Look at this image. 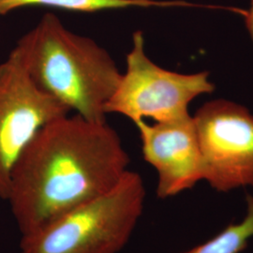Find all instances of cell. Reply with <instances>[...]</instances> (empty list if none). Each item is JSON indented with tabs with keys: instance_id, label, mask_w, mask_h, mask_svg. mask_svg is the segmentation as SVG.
I'll return each mask as SVG.
<instances>
[{
	"instance_id": "cell-1",
	"label": "cell",
	"mask_w": 253,
	"mask_h": 253,
	"mask_svg": "<svg viewBox=\"0 0 253 253\" xmlns=\"http://www.w3.org/2000/svg\"><path fill=\"white\" fill-rule=\"evenodd\" d=\"M129 157L107 123L75 114L42 127L12 168L9 202L21 235L48 225L114 189Z\"/></svg>"
},
{
	"instance_id": "cell-2",
	"label": "cell",
	"mask_w": 253,
	"mask_h": 253,
	"mask_svg": "<svg viewBox=\"0 0 253 253\" xmlns=\"http://www.w3.org/2000/svg\"><path fill=\"white\" fill-rule=\"evenodd\" d=\"M11 51L41 90L82 118L107 121L105 107L122 73L93 39L71 31L48 12Z\"/></svg>"
},
{
	"instance_id": "cell-3",
	"label": "cell",
	"mask_w": 253,
	"mask_h": 253,
	"mask_svg": "<svg viewBox=\"0 0 253 253\" xmlns=\"http://www.w3.org/2000/svg\"><path fill=\"white\" fill-rule=\"evenodd\" d=\"M145 196L142 176L127 170L107 193L22 235L21 253H119L143 215Z\"/></svg>"
},
{
	"instance_id": "cell-4",
	"label": "cell",
	"mask_w": 253,
	"mask_h": 253,
	"mask_svg": "<svg viewBox=\"0 0 253 253\" xmlns=\"http://www.w3.org/2000/svg\"><path fill=\"white\" fill-rule=\"evenodd\" d=\"M126 73L105 107L106 114H119L135 123L151 118L168 121L189 114L190 101L215 89L209 73L183 74L161 68L147 56L143 32L132 35L126 57Z\"/></svg>"
},
{
	"instance_id": "cell-5",
	"label": "cell",
	"mask_w": 253,
	"mask_h": 253,
	"mask_svg": "<svg viewBox=\"0 0 253 253\" xmlns=\"http://www.w3.org/2000/svg\"><path fill=\"white\" fill-rule=\"evenodd\" d=\"M204 181L217 192L253 188V116L225 100L206 103L193 117Z\"/></svg>"
},
{
	"instance_id": "cell-6",
	"label": "cell",
	"mask_w": 253,
	"mask_h": 253,
	"mask_svg": "<svg viewBox=\"0 0 253 253\" xmlns=\"http://www.w3.org/2000/svg\"><path fill=\"white\" fill-rule=\"evenodd\" d=\"M69 113L37 86L12 51L0 63V199L7 201L12 168L37 132Z\"/></svg>"
},
{
	"instance_id": "cell-7",
	"label": "cell",
	"mask_w": 253,
	"mask_h": 253,
	"mask_svg": "<svg viewBox=\"0 0 253 253\" xmlns=\"http://www.w3.org/2000/svg\"><path fill=\"white\" fill-rule=\"evenodd\" d=\"M138 128L145 162L158 172L157 196L172 198L204 180V164L194 118L190 114Z\"/></svg>"
},
{
	"instance_id": "cell-8",
	"label": "cell",
	"mask_w": 253,
	"mask_h": 253,
	"mask_svg": "<svg viewBox=\"0 0 253 253\" xmlns=\"http://www.w3.org/2000/svg\"><path fill=\"white\" fill-rule=\"evenodd\" d=\"M253 238V195L246 199V214L241 221L229 224L205 243L182 253H240Z\"/></svg>"
},
{
	"instance_id": "cell-9",
	"label": "cell",
	"mask_w": 253,
	"mask_h": 253,
	"mask_svg": "<svg viewBox=\"0 0 253 253\" xmlns=\"http://www.w3.org/2000/svg\"><path fill=\"white\" fill-rule=\"evenodd\" d=\"M140 0H0V15L27 7H46L74 12H98L131 7H149Z\"/></svg>"
},
{
	"instance_id": "cell-10",
	"label": "cell",
	"mask_w": 253,
	"mask_h": 253,
	"mask_svg": "<svg viewBox=\"0 0 253 253\" xmlns=\"http://www.w3.org/2000/svg\"><path fill=\"white\" fill-rule=\"evenodd\" d=\"M246 26L253 41V0L251 2V7L246 14Z\"/></svg>"
},
{
	"instance_id": "cell-11",
	"label": "cell",
	"mask_w": 253,
	"mask_h": 253,
	"mask_svg": "<svg viewBox=\"0 0 253 253\" xmlns=\"http://www.w3.org/2000/svg\"><path fill=\"white\" fill-rule=\"evenodd\" d=\"M140 1H143L145 3H147L148 5L150 6H156V5H163V3H160V2H157L156 0H140Z\"/></svg>"
}]
</instances>
